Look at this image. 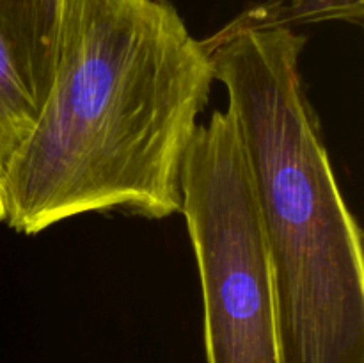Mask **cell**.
Returning <instances> with one entry per match:
<instances>
[{
	"label": "cell",
	"mask_w": 364,
	"mask_h": 363,
	"mask_svg": "<svg viewBox=\"0 0 364 363\" xmlns=\"http://www.w3.org/2000/svg\"><path fill=\"white\" fill-rule=\"evenodd\" d=\"M213 82L169 0H63L55 77L11 166L4 224L38 235L84 214H180Z\"/></svg>",
	"instance_id": "obj_1"
},
{
	"label": "cell",
	"mask_w": 364,
	"mask_h": 363,
	"mask_svg": "<svg viewBox=\"0 0 364 363\" xmlns=\"http://www.w3.org/2000/svg\"><path fill=\"white\" fill-rule=\"evenodd\" d=\"M203 43L255 182L281 363H364L363 235L301 73L308 38L230 21Z\"/></svg>",
	"instance_id": "obj_2"
},
{
	"label": "cell",
	"mask_w": 364,
	"mask_h": 363,
	"mask_svg": "<svg viewBox=\"0 0 364 363\" xmlns=\"http://www.w3.org/2000/svg\"><path fill=\"white\" fill-rule=\"evenodd\" d=\"M208 363H281L272 263L240 134L228 110L199 123L181 169Z\"/></svg>",
	"instance_id": "obj_3"
},
{
	"label": "cell",
	"mask_w": 364,
	"mask_h": 363,
	"mask_svg": "<svg viewBox=\"0 0 364 363\" xmlns=\"http://www.w3.org/2000/svg\"><path fill=\"white\" fill-rule=\"evenodd\" d=\"M63 0H0V223L11 166L55 77Z\"/></svg>",
	"instance_id": "obj_4"
},
{
	"label": "cell",
	"mask_w": 364,
	"mask_h": 363,
	"mask_svg": "<svg viewBox=\"0 0 364 363\" xmlns=\"http://www.w3.org/2000/svg\"><path fill=\"white\" fill-rule=\"evenodd\" d=\"M327 20H345L363 23V0H291L290 6L281 2H267L247 9L235 18L237 25L247 27H290L318 23Z\"/></svg>",
	"instance_id": "obj_5"
},
{
	"label": "cell",
	"mask_w": 364,
	"mask_h": 363,
	"mask_svg": "<svg viewBox=\"0 0 364 363\" xmlns=\"http://www.w3.org/2000/svg\"><path fill=\"white\" fill-rule=\"evenodd\" d=\"M164 2H167V0H164Z\"/></svg>",
	"instance_id": "obj_6"
}]
</instances>
